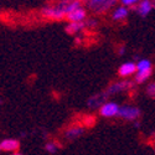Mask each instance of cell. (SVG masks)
Listing matches in <instances>:
<instances>
[{"instance_id":"6da1fadb","label":"cell","mask_w":155,"mask_h":155,"mask_svg":"<svg viewBox=\"0 0 155 155\" xmlns=\"http://www.w3.org/2000/svg\"><path fill=\"white\" fill-rule=\"evenodd\" d=\"M141 115V110L138 107L134 106H129V104H124V106H119V110H118V117L124 119V120H129V122H135L140 118Z\"/></svg>"},{"instance_id":"3957f363","label":"cell","mask_w":155,"mask_h":155,"mask_svg":"<svg viewBox=\"0 0 155 155\" xmlns=\"http://www.w3.org/2000/svg\"><path fill=\"white\" fill-rule=\"evenodd\" d=\"M41 14L44 18L46 19H51V20H62L66 18V14L64 11L58 6V5H48V6H45L42 10H41Z\"/></svg>"},{"instance_id":"e0dca14e","label":"cell","mask_w":155,"mask_h":155,"mask_svg":"<svg viewBox=\"0 0 155 155\" xmlns=\"http://www.w3.org/2000/svg\"><path fill=\"white\" fill-rule=\"evenodd\" d=\"M60 144L57 143V141H54V140H50L47 141V143L45 144V150L48 153V154H56L60 149Z\"/></svg>"},{"instance_id":"484cf974","label":"cell","mask_w":155,"mask_h":155,"mask_svg":"<svg viewBox=\"0 0 155 155\" xmlns=\"http://www.w3.org/2000/svg\"><path fill=\"white\" fill-rule=\"evenodd\" d=\"M11 155H22V154H21V153H18V151H15V153H12Z\"/></svg>"},{"instance_id":"4316f807","label":"cell","mask_w":155,"mask_h":155,"mask_svg":"<svg viewBox=\"0 0 155 155\" xmlns=\"http://www.w3.org/2000/svg\"><path fill=\"white\" fill-rule=\"evenodd\" d=\"M2 104H3V99H2V98H0V106H2Z\"/></svg>"},{"instance_id":"44dd1931","label":"cell","mask_w":155,"mask_h":155,"mask_svg":"<svg viewBox=\"0 0 155 155\" xmlns=\"http://www.w3.org/2000/svg\"><path fill=\"white\" fill-rule=\"evenodd\" d=\"M83 122H84L86 125H93L94 124V117L93 115H86Z\"/></svg>"},{"instance_id":"ffe728a7","label":"cell","mask_w":155,"mask_h":155,"mask_svg":"<svg viewBox=\"0 0 155 155\" xmlns=\"http://www.w3.org/2000/svg\"><path fill=\"white\" fill-rule=\"evenodd\" d=\"M147 93H148L151 98H154V96H155V83H154V82H150V83L148 84V87H147Z\"/></svg>"},{"instance_id":"d4e9b609","label":"cell","mask_w":155,"mask_h":155,"mask_svg":"<svg viewBox=\"0 0 155 155\" xmlns=\"http://www.w3.org/2000/svg\"><path fill=\"white\" fill-rule=\"evenodd\" d=\"M22 138H25V137H26V133H25V132H21V134H20Z\"/></svg>"},{"instance_id":"ba28073f","label":"cell","mask_w":155,"mask_h":155,"mask_svg":"<svg viewBox=\"0 0 155 155\" xmlns=\"http://www.w3.org/2000/svg\"><path fill=\"white\" fill-rule=\"evenodd\" d=\"M107 94L106 92H101V93H96L92 97H89L88 102H87V106L91 108V109H99V107L106 102L107 99Z\"/></svg>"},{"instance_id":"2e32d148","label":"cell","mask_w":155,"mask_h":155,"mask_svg":"<svg viewBox=\"0 0 155 155\" xmlns=\"http://www.w3.org/2000/svg\"><path fill=\"white\" fill-rule=\"evenodd\" d=\"M137 71H144V70H153L151 66V61L148 58H141L135 63Z\"/></svg>"},{"instance_id":"83f0119b","label":"cell","mask_w":155,"mask_h":155,"mask_svg":"<svg viewBox=\"0 0 155 155\" xmlns=\"http://www.w3.org/2000/svg\"><path fill=\"white\" fill-rule=\"evenodd\" d=\"M0 151H2V148H0Z\"/></svg>"},{"instance_id":"ac0fdd59","label":"cell","mask_w":155,"mask_h":155,"mask_svg":"<svg viewBox=\"0 0 155 155\" xmlns=\"http://www.w3.org/2000/svg\"><path fill=\"white\" fill-rule=\"evenodd\" d=\"M140 0H120V4L124 8H133V6H137Z\"/></svg>"},{"instance_id":"8fae6325","label":"cell","mask_w":155,"mask_h":155,"mask_svg":"<svg viewBox=\"0 0 155 155\" xmlns=\"http://www.w3.org/2000/svg\"><path fill=\"white\" fill-rule=\"evenodd\" d=\"M83 133H84V128L80 124H74V125H71L68 129H66L64 137H66V139H68V140H74L77 138H80Z\"/></svg>"},{"instance_id":"d6986e66","label":"cell","mask_w":155,"mask_h":155,"mask_svg":"<svg viewBox=\"0 0 155 155\" xmlns=\"http://www.w3.org/2000/svg\"><path fill=\"white\" fill-rule=\"evenodd\" d=\"M83 22H84V28H89V29H93L98 25V21L96 19H87Z\"/></svg>"},{"instance_id":"52a82bcc","label":"cell","mask_w":155,"mask_h":155,"mask_svg":"<svg viewBox=\"0 0 155 155\" xmlns=\"http://www.w3.org/2000/svg\"><path fill=\"white\" fill-rule=\"evenodd\" d=\"M57 5L64 11V14L67 15L70 12L82 8V2L81 0H62V2H60Z\"/></svg>"},{"instance_id":"8992f818","label":"cell","mask_w":155,"mask_h":155,"mask_svg":"<svg viewBox=\"0 0 155 155\" xmlns=\"http://www.w3.org/2000/svg\"><path fill=\"white\" fill-rule=\"evenodd\" d=\"M153 9H154V0H140L138 5L135 6L137 12L143 18L148 16Z\"/></svg>"},{"instance_id":"7402d4cb","label":"cell","mask_w":155,"mask_h":155,"mask_svg":"<svg viewBox=\"0 0 155 155\" xmlns=\"http://www.w3.org/2000/svg\"><path fill=\"white\" fill-rule=\"evenodd\" d=\"M124 54H125V47H124V46H120L119 50H118V55H119V56H123Z\"/></svg>"},{"instance_id":"277c9868","label":"cell","mask_w":155,"mask_h":155,"mask_svg":"<svg viewBox=\"0 0 155 155\" xmlns=\"http://www.w3.org/2000/svg\"><path fill=\"white\" fill-rule=\"evenodd\" d=\"M118 0H89L88 6L91 8L94 12H104L109 9H112Z\"/></svg>"},{"instance_id":"cb8c5ba5","label":"cell","mask_w":155,"mask_h":155,"mask_svg":"<svg viewBox=\"0 0 155 155\" xmlns=\"http://www.w3.org/2000/svg\"><path fill=\"white\" fill-rule=\"evenodd\" d=\"M74 40H76V44H81V42H82V37H81V36H77Z\"/></svg>"},{"instance_id":"603a6c76","label":"cell","mask_w":155,"mask_h":155,"mask_svg":"<svg viewBox=\"0 0 155 155\" xmlns=\"http://www.w3.org/2000/svg\"><path fill=\"white\" fill-rule=\"evenodd\" d=\"M133 125L135 128H140L141 127V123H140V120H135V122H133Z\"/></svg>"},{"instance_id":"5bb4252c","label":"cell","mask_w":155,"mask_h":155,"mask_svg":"<svg viewBox=\"0 0 155 155\" xmlns=\"http://www.w3.org/2000/svg\"><path fill=\"white\" fill-rule=\"evenodd\" d=\"M151 73H153V70H144V71H137L135 72V77H134V83H144L147 82L150 77H151Z\"/></svg>"},{"instance_id":"30bf717a","label":"cell","mask_w":155,"mask_h":155,"mask_svg":"<svg viewBox=\"0 0 155 155\" xmlns=\"http://www.w3.org/2000/svg\"><path fill=\"white\" fill-rule=\"evenodd\" d=\"M66 18H67L68 22H83L86 20V18H87V11L82 6L80 9H77L74 11L70 12V14H67Z\"/></svg>"},{"instance_id":"4fadbf2b","label":"cell","mask_w":155,"mask_h":155,"mask_svg":"<svg viewBox=\"0 0 155 155\" xmlns=\"http://www.w3.org/2000/svg\"><path fill=\"white\" fill-rule=\"evenodd\" d=\"M129 15V10L128 8H124V6H117L114 10H113V14H112V18L113 20L115 21H122L124 19H127Z\"/></svg>"},{"instance_id":"9a60e30c","label":"cell","mask_w":155,"mask_h":155,"mask_svg":"<svg viewBox=\"0 0 155 155\" xmlns=\"http://www.w3.org/2000/svg\"><path fill=\"white\" fill-rule=\"evenodd\" d=\"M84 29V22H68L66 25V28H64V30H66L67 34H78L81 32L82 30Z\"/></svg>"},{"instance_id":"7a4b0ae2","label":"cell","mask_w":155,"mask_h":155,"mask_svg":"<svg viewBox=\"0 0 155 155\" xmlns=\"http://www.w3.org/2000/svg\"><path fill=\"white\" fill-rule=\"evenodd\" d=\"M134 82L133 81H119V82H114L112 83L106 91L107 96H114V94H118L125 91H130V89L134 87Z\"/></svg>"},{"instance_id":"5b68a950","label":"cell","mask_w":155,"mask_h":155,"mask_svg":"<svg viewBox=\"0 0 155 155\" xmlns=\"http://www.w3.org/2000/svg\"><path fill=\"white\" fill-rule=\"evenodd\" d=\"M119 106L115 102H104L99 107V114L104 118H114L118 115Z\"/></svg>"},{"instance_id":"7c38bea8","label":"cell","mask_w":155,"mask_h":155,"mask_svg":"<svg viewBox=\"0 0 155 155\" xmlns=\"http://www.w3.org/2000/svg\"><path fill=\"white\" fill-rule=\"evenodd\" d=\"M137 72V67L134 62H124L123 64H120V67L118 70V73L120 77H129L133 76Z\"/></svg>"},{"instance_id":"9c48e42d","label":"cell","mask_w":155,"mask_h":155,"mask_svg":"<svg viewBox=\"0 0 155 155\" xmlns=\"http://www.w3.org/2000/svg\"><path fill=\"white\" fill-rule=\"evenodd\" d=\"M0 148H2V150L8 153H15L20 148V141L14 138H8L0 141Z\"/></svg>"}]
</instances>
